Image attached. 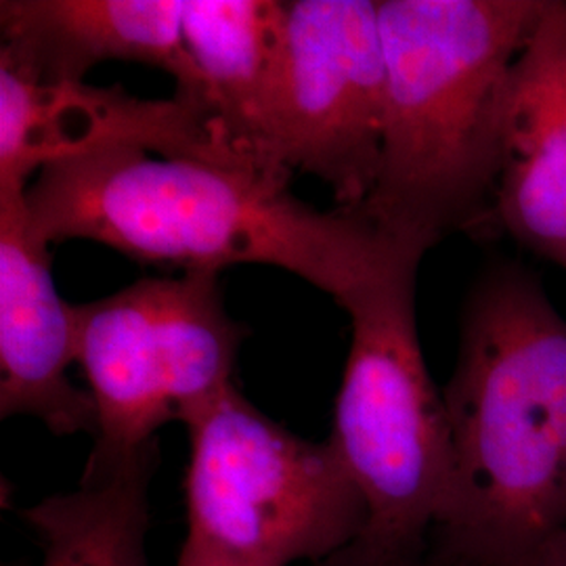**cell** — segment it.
<instances>
[{"mask_svg": "<svg viewBox=\"0 0 566 566\" xmlns=\"http://www.w3.org/2000/svg\"><path fill=\"white\" fill-rule=\"evenodd\" d=\"M44 243L88 240L137 263L221 273L271 264L343 306L407 254H426L359 210H317L290 177L250 166L109 147L44 168L23 193Z\"/></svg>", "mask_w": 566, "mask_h": 566, "instance_id": "1", "label": "cell"}, {"mask_svg": "<svg viewBox=\"0 0 566 566\" xmlns=\"http://www.w3.org/2000/svg\"><path fill=\"white\" fill-rule=\"evenodd\" d=\"M453 479L432 542L458 566H531L566 526V319L500 264L468 294L447 385Z\"/></svg>", "mask_w": 566, "mask_h": 566, "instance_id": "2", "label": "cell"}, {"mask_svg": "<svg viewBox=\"0 0 566 566\" xmlns=\"http://www.w3.org/2000/svg\"><path fill=\"white\" fill-rule=\"evenodd\" d=\"M546 0H380L382 160L365 219L426 250L497 223L512 65Z\"/></svg>", "mask_w": 566, "mask_h": 566, "instance_id": "3", "label": "cell"}, {"mask_svg": "<svg viewBox=\"0 0 566 566\" xmlns=\"http://www.w3.org/2000/svg\"><path fill=\"white\" fill-rule=\"evenodd\" d=\"M424 254H407L346 303L353 336L329 443L364 495L365 533L424 539L453 479L446 397L437 388L416 322Z\"/></svg>", "mask_w": 566, "mask_h": 566, "instance_id": "4", "label": "cell"}, {"mask_svg": "<svg viewBox=\"0 0 566 566\" xmlns=\"http://www.w3.org/2000/svg\"><path fill=\"white\" fill-rule=\"evenodd\" d=\"M187 544L235 566L319 563L369 521L332 443H311L229 386L189 422Z\"/></svg>", "mask_w": 566, "mask_h": 566, "instance_id": "5", "label": "cell"}, {"mask_svg": "<svg viewBox=\"0 0 566 566\" xmlns=\"http://www.w3.org/2000/svg\"><path fill=\"white\" fill-rule=\"evenodd\" d=\"M78 364L97 411L86 465H112L187 424L231 382L245 327L224 306L219 273L130 283L78 304Z\"/></svg>", "mask_w": 566, "mask_h": 566, "instance_id": "6", "label": "cell"}, {"mask_svg": "<svg viewBox=\"0 0 566 566\" xmlns=\"http://www.w3.org/2000/svg\"><path fill=\"white\" fill-rule=\"evenodd\" d=\"M385 114L378 2H287L275 164L319 179L338 208L357 210L380 172Z\"/></svg>", "mask_w": 566, "mask_h": 566, "instance_id": "7", "label": "cell"}, {"mask_svg": "<svg viewBox=\"0 0 566 566\" xmlns=\"http://www.w3.org/2000/svg\"><path fill=\"white\" fill-rule=\"evenodd\" d=\"M109 147L250 166L214 122L177 95L142 99L120 84H44L0 65V193H25L44 168Z\"/></svg>", "mask_w": 566, "mask_h": 566, "instance_id": "8", "label": "cell"}, {"mask_svg": "<svg viewBox=\"0 0 566 566\" xmlns=\"http://www.w3.org/2000/svg\"><path fill=\"white\" fill-rule=\"evenodd\" d=\"M74 361L76 308L55 287L49 243L32 233L23 193H0V418L30 416L57 437L95 439L93 397L67 378Z\"/></svg>", "mask_w": 566, "mask_h": 566, "instance_id": "9", "label": "cell"}, {"mask_svg": "<svg viewBox=\"0 0 566 566\" xmlns=\"http://www.w3.org/2000/svg\"><path fill=\"white\" fill-rule=\"evenodd\" d=\"M182 11L185 0H2L0 65L44 84L84 82L105 61L151 65L175 78L179 99L210 118L202 74L182 39Z\"/></svg>", "mask_w": 566, "mask_h": 566, "instance_id": "10", "label": "cell"}, {"mask_svg": "<svg viewBox=\"0 0 566 566\" xmlns=\"http://www.w3.org/2000/svg\"><path fill=\"white\" fill-rule=\"evenodd\" d=\"M497 223L566 271V2L547 0L510 72Z\"/></svg>", "mask_w": 566, "mask_h": 566, "instance_id": "11", "label": "cell"}, {"mask_svg": "<svg viewBox=\"0 0 566 566\" xmlns=\"http://www.w3.org/2000/svg\"><path fill=\"white\" fill-rule=\"evenodd\" d=\"M182 39L202 74L210 118L227 145L243 163L290 177L273 160L287 2L185 0Z\"/></svg>", "mask_w": 566, "mask_h": 566, "instance_id": "12", "label": "cell"}, {"mask_svg": "<svg viewBox=\"0 0 566 566\" xmlns=\"http://www.w3.org/2000/svg\"><path fill=\"white\" fill-rule=\"evenodd\" d=\"M158 443L112 465H86L81 486L21 512L42 546V566H149V483Z\"/></svg>", "mask_w": 566, "mask_h": 566, "instance_id": "13", "label": "cell"}, {"mask_svg": "<svg viewBox=\"0 0 566 566\" xmlns=\"http://www.w3.org/2000/svg\"><path fill=\"white\" fill-rule=\"evenodd\" d=\"M311 566H458L443 549L424 539H386L361 533L348 546Z\"/></svg>", "mask_w": 566, "mask_h": 566, "instance_id": "14", "label": "cell"}, {"mask_svg": "<svg viewBox=\"0 0 566 566\" xmlns=\"http://www.w3.org/2000/svg\"><path fill=\"white\" fill-rule=\"evenodd\" d=\"M531 566H566V526L539 549Z\"/></svg>", "mask_w": 566, "mask_h": 566, "instance_id": "15", "label": "cell"}, {"mask_svg": "<svg viewBox=\"0 0 566 566\" xmlns=\"http://www.w3.org/2000/svg\"><path fill=\"white\" fill-rule=\"evenodd\" d=\"M177 566H235L231 563H227L223 558H217L208 552H203L200 547L191 546V544H182L181 554H179V560Z\"/></svg>", "mask_w": 566, "mask_h": 566, "instance_id": "16", "label": "cell"}]
</instances>
